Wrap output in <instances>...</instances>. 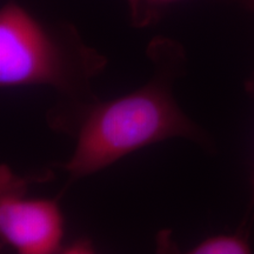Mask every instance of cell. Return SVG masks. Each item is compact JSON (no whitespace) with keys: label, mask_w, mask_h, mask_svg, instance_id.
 I'll use <instances>...</instances> for the list:
<instances>
[{"label":"cell","mask_w":254,"mask_h":254,"mask_svg":"<svg viewBox=\"0 0 254 254\" xmlns=\"http://www.w3.org/2000/svg\"><path fill=\"white\" fill-rule=\"evenodd\" d=\"M67 253H93L94 249L92 246L91 241L88 240H78L69 246Z\"/></svg>","instance_id":"8992f818"},{"label":"cell","mask_w":254,"mask_h":254,"mask_svg":"<svg viewBox=\"0 0 254 254\" xmlns=\"http://www.w3.org/2000/svg\"><path fill=\"white\" fill-rule=\"evenodd\" d=\"M180 0H129L132 17L136 25H147L157 17L159 9Z\"/></svg>","instance_id":"5b68a950"},{"label":"cell","mask_w":254,"mask_h":254,"mask_svg":"<svg viewBox=\"0 0 254 254\" xmlns=\"http://www.w3.org/2000/svg\"><path fill=\"white\" fill-rule=\"evenodd\" d=\"M153 71L141 87L110 100H60L46 116L50 128L75 140L62 167L73 184L157 142L183 138L213 148L209 135L179 106L174 84L184 77L186 57L172 41L151 44Z\"/></svg>","instance_id":"6da1fadb"},{"label":"cell","mask_w":254,"mask_h":254,"mask_svg":"<svg viewBox=\"0 0 254 254\" xmlns=\"http://www.w3.org/2000/svg\"><path fill=\"white\" fill-rule=\"evenodd\" d=\"M0 236L21 254L63 252L64 217L58 202L25 195L26 182L1 165Z\"/></svg>","instance_id":"3957f363"},{"label":"cell","mask_w":254,"mask_h":254,"mask_svg":"<svg viewBox=\"0 0 254 254\" xmlns=\"http://www.w3.org/2000/svg\"><path fill=\"white\" fill-rule=\"evenodd\" d=\"M234 1L239 2L241 6H244V7L254 13V0H234Z\"/></svg>","instance_id":"ba28073f"},{"label":"cell","mask_w":254,"mask_h":254,"mask_svg":"<svg viewBox=\"0 0 254 254\" xmlns=\"http://www.w3.org/2000/svg\"><path fill=\"white\" fill-rule=\"evenodd\" d=\"M245 90L251 97L254 98V71L251 73L250 78L245 81ZM253 204H254V182H253Z\"/></svg>","instance_id":"52a82bcc"},{"label":"cell","mask_w":254,"mask_h":254,"mask_svg":"<svg viewBox=\"0 0 254 254\" xmlns=\"http://www.w3.org/2000/svg\"><path fill=\"white\" fill-rule=\"evenodd\" d=\"M107 59L81 43L74 32L47 30L17 4L0 12V85L2 88L45 85L63 100L97 98L92 81Z\"/></svg>","instance_id":"7a4b0ae2"},{"label":"cell","mask_w":254,"mask_h":254,"mask_svg":"<svg viewBox=\"0 0 254 254\" xmlns=\"http://www.w3.org/2000/svg\"><path fill=\"white\" fill-rule=\"evenodd\" d=\"M252 252L245 238L237 234H219L202 240L190 253L192 254H249Z\"/></svg>","instance_id":"277c9868"}]
</instances>
